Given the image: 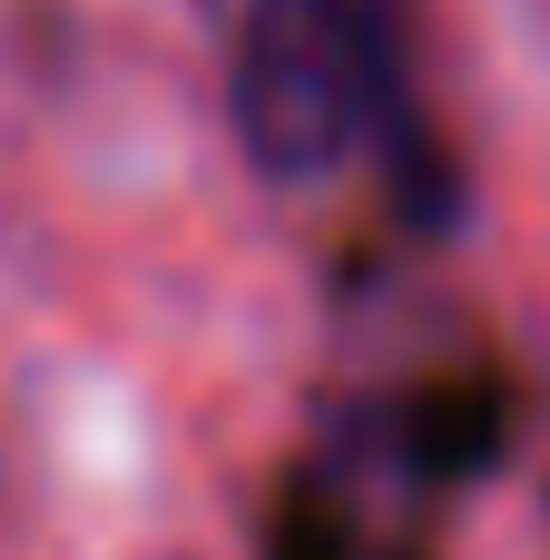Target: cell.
<instances>
[{
	"label": "cell",
	"instance_id": "cell-1",
	"mask_svg": "<svg viewBox=\"0 0 550 560\" xmlns=\"http://www.w3.org/2000/svg\"><path fill=\"white\" fill-rule=\"evenodd\" d=\"M384 98L374 0H246L226 108L266 177H325Z\"/></svg>",
	"mask_w": 550,
	"mask_h": 560
}]
</instances>
